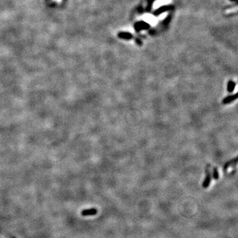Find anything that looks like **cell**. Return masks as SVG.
<instances>
[{"instance_id": "obj_1", "label": "cell", "mask_w": 238, "mask_h": 238, "mask_svg": "<svg viewBox=\"0 0 238 238\" xmlns=\"http://www.w3.org/2000/svg\"><path fill=\"white\" fill-rule=\"evenodd\" d=\"M210 166L208 165L207 167H206V170H205V172H206V176H205V178H204V180L203 181V183H202V187L204 188V189H207L208 187H209V185L211 183V181H212V174L210 171V169H208V167Z\"/></svg>"}, {"instance_id": "obj_2", "label": "cell", "mask_w": 238, "mask_h": 238, "mask_svg": "<svg viewBox=\"0 0 238 238\" xmlns=\"http://www.w3.org/2000/svg\"><path fill=\"white\" fill-rule=\"evenodd\" d=\"M97 214V210L96 208H90V209H86L82 210L81 215L83 216H94Z\"/></svg>"}, {"instance_id": "obj_3", "label": "cell", "mask_w": 238, "mask_h": 238, "mask_svg": "<svg viewBox=\"0 0 238 238\" xmlns=\"http://www.w3.org/2000/svg\"><path fill=\"white\" fill-rule=\"evenodd\" d=\"M237 97H238L237 93H236L235 95H230V96L226 97H225L224 99H223L222 103L224 105L230 104L231 102H233L235 101V100H236L237 99Z\"/></svg>"}, {"instance_id": "obj_4", "label": "cell", "mask_w": 238, "mask_h": 238, "mask_svg": "<svg viewBox=\"0 0 238 238\" xmlns=\"http://www.w3.org/2000/svg\"><path fill=\"white\" fill-rule=\"evenodd\" d=\"M236 83H235L234 81H231V80L229 81L228 83V86H227L228 92L230 93L233 92L235 89V87H236Z\"/></svg>"}, {"instance_id": "obj_5", "label": "cell", "mask_w": 238, "mask_h": 238, "mask_svg": "<svg viewBox=\"0 0 238 238\" xmlns=\"http://www.w3.org/2000/svg\"><path fill=\"white\" fill-rule=\"evenodd\" d=\"M237 161V158L236 157L235 159H233V160H230V161H228V162H226V164H225V166H224V169L226 170L229 167L236 165Z\"/></svg>"}, {"instance_id": "obj_6", "label": "cell", "mask_w": 238, "mask_h": 238, "mask_svg": "<svg viewBox=\"0 0 238 238\" xmlns=\"http://www.w3.org/2000/svg\"><path fill=\"white\" fill-rule=\"evenodd\" d=\"M213 177L216 180H218L219 179V173L218 171V169L216 167H214L213 169Z\"/></svg>"}, {"instance_id": "obj_7", "label": "cell", "mask_w": 238, "mask_h": 238, "mask_svg": "<svg viewBox=\"0 0 238 238\" xmlns=\"http://www.w3.org/2000/svg\"><path fill=\"white\" fill-rule=\"evenodd\" d=\"M13 238H14V237H13Z\"/></svg>"}]
</instances>
